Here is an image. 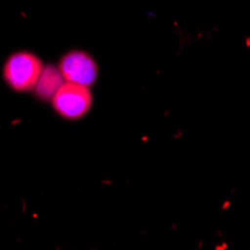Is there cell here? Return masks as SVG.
I'll use <instances>...</instances> for the list:
<instances>
[{"mask_svg": "<svg viewBox=\"0 0 250 250\" xmlns=\"http://www.w3.org/2000/svg\"><path fill=\"white\" fill-rule=\"evenodd\" d=\"M51 99L57 112L66 119H78L84 116L92 105V95L88 88L72 83L62 84Z\"/></svg>", "mask_w": 250, "mask_h": 250, "instance_id": "2", "label": "cell"}, {"mask_svg": "<svg viewBox=\"0 0 250 250\" xmlns=\"http://www.w3.org/2000/svg\"><path fill=\"white\" fill-rule=\"evenodd\" d=\"M60 72L66 83L78 85H92L96 80V64L93 59L85 53L74 51L63 57L60 63Z\"/></svg>", "mask_w": 250, "mask_h": 250, "instance_id": "3", "label": "cell"}, {"mask_svg": "<svg viewBox=\"0 0 250 250\" xmlns=\"http://www.w3.org/2000/svg\"><path fill=\"white\" fill-rule=\"evenodd\" d=\"M42 69L38 57L29 53H18L9 57L5 64V80L18 92H26L36 85Z\"/></svg>", "mask_w": 250, "mask_h": 250, "instance_id": "1", "label": "cell"}, {"mask_svg": "<svg viewBox=\"0 0 250 250\" xmlns=\"http://www.w3.org/2000/svg\"><path fill=\"white\" fill-rule=\"evenodd\" d=\"M63 84V75L59 69L50 66L42 69L38 83H36V93L43 98V99H50L54 96V93L60 88V85Z\"/></svg>", "mask_w": 250, "mask_h": 250, "instance_id": "4", "label": "cell"}]
</instances>
